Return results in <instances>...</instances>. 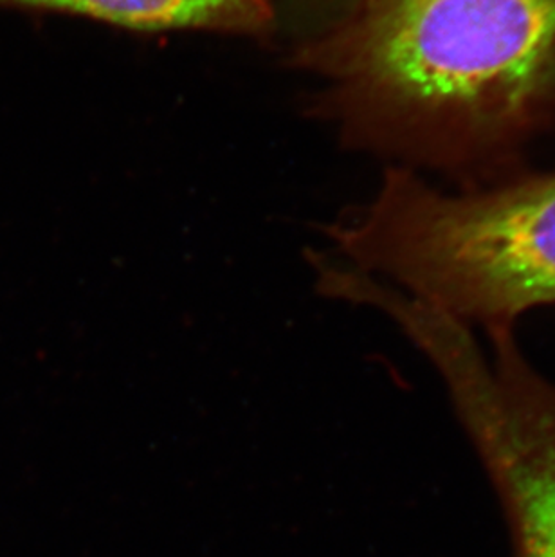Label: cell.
Segmentation results:
<instances>
[{"mask_svg":"<svg viewBox=\"0 0 555 557\" xmlns=\"http://www.w3.org/2000/svg\"><path fill=\"white\" fill-rule=\"evenodd\" d=\"M356 271L483 331L555 304V172L442 191L392 166L368 205L325 227Z\"/></svg>","mask_w":555,"mask_h":557,"instance_id":"2","label":"cell"},{"mask_svg":"<svg viewBox=\"0 0 555 557\" xmlns=\"http://www.w3.org/2000/svg\"><path fill=\"white\" fill-rule=\"evenodd\" d=\"M0 8L85 16L134 32L230 33L266 37L276 0H0Z\"/></svg>","mask_w":555,"mask_h":557,"instance_id":"4","label":"cell"},{"mask_svg":"<svg viewBox=\"0 0 555 557\" xmlns=\"http://www.w3.org/2000/svg\"><path fill=\"white\" fill-rule=\"evenodd\" d=\"M404 334L435 367L458 421L493 480L518 557H555V384L525 359L513 329L485 332L428 306Z\"/></svg>","mask_w":555,"mask_h":557,"instance_id":"3","label":"cell"},{"mask_svg":"<svg viewBox=\"0 0 555 557\" xmlns=\"http://www.w3.org/2000/svg\"><path fill=\"white\" fill-rule=\"evenodd\" d=\"M354 2H357V0H323V4L334 5L335 13H337V15L343 13V11L348 10Z\"/></svg>","mask_w":555,"mask_h":557,"instance_id":"5","label":"cell"},{"mask_svg":"<svg viewBox=\"0 0 555 557\" xmlns=\"http://www.w3.org/2000/svg\"><path fill=\"white\" fill-rule=\"evenodd\" d=\"M291 65L348 147L491 185L554 125L555 0H357Z\"/></svg>","mask_w":555,"mask_h":557,"instance_id":"1","label":"cell"}]
</instances>
